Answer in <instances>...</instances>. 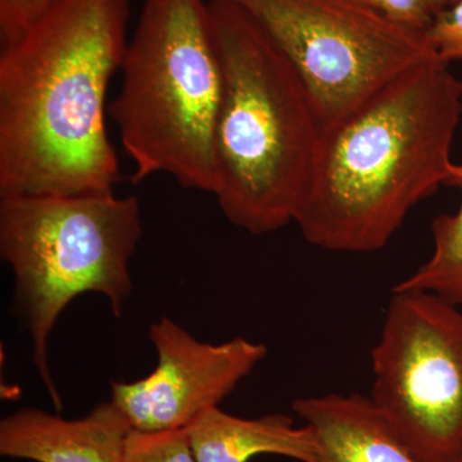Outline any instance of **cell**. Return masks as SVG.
I'll list each match as a JSON object with an SVG mask.
<instances>
[{"mask_svg":"<svg viewBox=\"0 0 462 462\" xmlns=\"http://www.w3.org/2000/svg\"><path fill=\"white\" fill-rule=\"evenodd\" d=\"M54 0H0V39L2 44L25 32Z\"/></svg>","mask_w":462,"mask_h":462,"instance_id":"obj_16","label":"cell"},{"mask_svg":"<svg viewBox=\"0 0 462 462\" xmlns=\"http://www.w3.org/2000/svg\"><path fill=\"white\" fill-rule=\"evenodd\" d=\"M462 116V81L437 60L389 83L322 130L294 224L315 247L369 254L445 185Z\"/></svg>","mask_w":462,"mask_h":462,"instance_id":"obj_2","label":"cell"},{"mask_svg":"<svg viewBox=\"0 0 462 462\" xmlns=\"http://www.w3.org/2000/svg\"><path fill=\"white\" fill-rule=\"evenodd\" d=\"M249 14L305 85L322 130L404 72L437 60L427 35L364 0H230Z\"/></svg>","mask_w":462,"mask_h":462,"instance_id":"obj_6","label":"cell"},{"mask_svg":"<svg viewBox=\"0 0 462 462\" xmlns=\"http://www.w3.org/2000/svg\"><path fill=\"white\" fill-rule=\"evenodd\" d=\"M130 0H54L0 54V196L115 191L109 84L126 51Z\"/></svg>","mask_w":462,"mask_h":462,"instance_id":"obj_1","label":"cell"},{"mask_svg":"<svg viewBox=\"0 0 462 462\" xmlns=\"http://www.w3.org/2000/svg\"><path fill=\"white\" fill-rule=\"evenodd\" d=\"M135 196H0V257L14 275V309L29 331L32 363L60 411L50 339L63 311L85 293L123 316L134 282L130 261L142 238Z\"/></svg>","mask_w":462,"mask_h":462,"instance_id":"obj_5","label":"cell"},{"mask_svg":"<svg viewBox=\"0 0 462 462\" xmlns=\"http://www.w3.org/2000/svg\"><path fill=\"white\" fill-rule=\"evenodd\" d=\"M223 96L215 132L225 217L254 236L294 223L322 135L305 85L256 21L230 0H208Z\"/></svg>","mask_w":462,"mask_h":462,"instance_id":"obj_3","label":"cell"},{"mask_svg":"<svg viewBox=\"0 0 462 462\" xmlns=\"http://www.w3.org/2000/svg\"><path fill=\"white\" fill-rule=\"evenodd\" d=\"M425 35L439 60L462 62V0L451 3Z\"/></svg>","mask_w":462,"mask_h":462,"instance_id":"obj_15","label":"cell"},{"mask_svg":"<svg viewBox=\"0 0 462 462\" xmlns=\"http://www.w3.org/2000/svg\"><path fill=\"white\" fill-rule=\"evenodd\" d=\"M120 71L108 115L134 163V181L165 173L215 196L223 75L208 0H144Z\"/></svg>","mask_w":462,"mask_h":462,"instance_id":"obj_4","label":"cell"},{"mask_svg":"<svg viewBox=\"0 0 462 462\" xmlns=\"http://www.w3.org/2000/svg\"><path fill=\"white\" fill-rule=\"evenodd\" d=\"M456 462H462V456H461V457H460V458H458V460H457V461H456Z\"/></svg>","mask_w":462,"mask_h":462,"instance_id":"obj_17","label":"cell"},{"mask_svg":"<svg viewBox=\"0 0 462 462\" xmlns=\"http://www.w3.org/2000/svg\"><path fill=\"white\" fill-rule=\"evenodd\" d=\"M370 398L421 462L462 456V310L393 289L372 352Z\"/></svg>","mask_w":462,"mask_h":462,"instance_id":"obj_7","label":"cell"},{"mask_svg":"<svg viewBox=\"0 0 462 462\" xmlns=\"http://www.w3.org/2000/svg\"><path fill=\"white\" fill-rule=\"evenodd\" d=\"M456 2V0H452V3Z\"/></svg>","mask_w":462,"mask_h":462,"instance_id":"obj_18","label":"cell"},{"mask_svg":"<svg viewBox=\"0 0 462 462\" xmlns=\"http://www.w3.org/2000/svg\"><path fill=\"white\" fill-rule=\"evenodd\" d=\"M132 430L111 401L72 420L25 407L0 421V455L32 462H125Z\"/></svg>","mask_w":462,"mask_h":462,"instance_id":"obj_9","label":"cell"},{"mask_svg":"<svg viewBox=\"0 0 462 462\" xmlns=\"http://www.w3.org/2000/svg\"><path fill=\"white\" fill-rule=\"evenodd\" d=\"M397 25L412 32L427 33L436 18L452 0H364Z\"/></svg>","mask_w":462,"mask_h":462,"instance_id":"obj_14","label":"cell"},{"mask_svg":"<svg viewBox=\"0 0 462 462\" xmlns=\"http://www.w3.org/2000/svg\"><path fill=\"white\" fill-rule=\"evenodd\" d=\"M187 431L199 462H249L261 455L316 462L320 455L314 431L282 413L243 419L212 407Z\"/></svg>","mask_w":462,"mask_h":462,"instance_id":"obj_11","label":"cell"},{"mask_svg":"<svg viewBox=\"0 0 462 462\" xmlns=\"http://www.w3.org/2000/svg\"><path fill=\"white\" fill-rule=\"evenodd\" d=\"M445 185L460 191V206L455 214L434 218L430 257L393 289L430 291L462 307V163H452Z\"/></svg>","mask_w":462,"mask_h":462,"instance_id":"obj_12","label":"cell"},{"mask_svg":"<svg viewBox=\"0 0 462 462\" xmlns=\"http://www.w3.org/2000/svg\"><path fill=\"white\" fill-rule=\"evenodd\" d=\"M148 336L157 354L153 372L135 382L111 383V402L135 430L189 427L200 413L220 406L267 355L263 343L243 337L202 342L170 318L153 322Z\"/></svg>","mask_w":462,"mask_h":462,"instance_id":"obj_8","label":"cell"},{"mask_svg":"<svg viewBox=\"0 0 462 462\" xmlns=\"http://www.w3.org/2000/svg\"><path fill=\"white\" fill-rule=\"evenodd\" d=\"M125 462H199L187 428L176 430H130Z\"/></svg>","mask_w":462,"mask_h":462,"instance_id":"obj_13","label":"cell"},{"mask_svg":"<svg viewBox=\"0 0 462 462\" xmlns=\"http://www.w3.org/2000/svg\"><path fill=\"white\" fill-rule=\"evenodd\" d=\"M291 407L314 431L316 462H421L370 397L329 393L300 398Z\"/></svg>","mask_w":462,"mask_h":462,"instance_id":"obj_10","label":"cell"}]
</instances>
